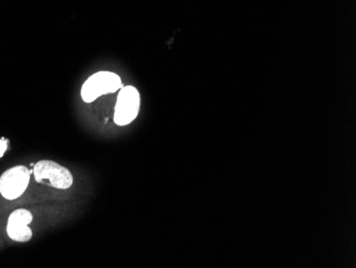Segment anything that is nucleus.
<instances>
[{"label": "nucleus", "instance_id": "6", "mask_svg": "<svg viewBox=\"0 0 356 268\" xmlns=\"http://www.w3.org/2000/svg\"><path fill=\"white\" fill-rule=\"evenodd\" d=\"M8 149V140L0 139V157H3Z\"/></svg>", "mask_w": 356, "mask_h": 268}, {"label": "nucleus", "instance_id": "1", "mask_svg": "<svg viewBox=\"0 0 356 268\" xmlns=\"http://www.w3.org/2000/svg\"><path fill=\"white\" fill-rule=\"evenodd\" d=\"M123 87L121 78L112 72L102 71L88 78L81 88V97L86 103H92L104 94L115 93Z\"/></svg>", "mask_w": 356, "mask_h": 268}, {"label": "nucleus", "instance_id": "2", "mask_svg": "<svg viewBox=\"0 0 356 268\" xmlns=\"http://www.w3.org/2000/svg\"><path fill=\"white\" fill-rule=\"evenodd\" d=\"M33 175L38 183L48 184L58 189H69L73 185L74 178L67 168L53 161H40L33 167Z\"/></svg>", "mask_w": 356, "mask_h": 268}, {"label": "nucleus", "instance_id": "4", "mask_svg": "<svg viewBox=\"0 0 356 268\" xmlns=\"http://www.w3.org/2000/svg\"><path fill=\"white\" fill-rule=\"evenodd\" d=\"M140 93L133 86L122 87L118 95L115 109V122L120 126L127 125L137 118L140 110Z\"/></svg>", "mask_w": 356, "mask_h": 268}, {"label": "nucleus", "instance_id": "3", "mask_svg": "<svg viewBox=\"0 0 356 268\" xmlns=\"http://www.w3.org/2000/svg\"><path fill=\"white\" fill-rule=\"evenodd\" d=\"M31 171L26 166H15L0 177V194L8 200L21 197L29 185Z\"/></svg>", "mask_w": 356, "mask_h": 268}, {"label": "nucleus", "instance_id": "5", "mask_svg": "<svg viewBox=\"0 0 356 268\" xmlns=\"http://www.w3.org/2000/svg\"><path fill=\"white\" fill-rule=\"evenodd\" d=\"M32 214L28 210L14 211L8 219L7 233L10 239L26 243L32 237V231L28 226L31 223Z\"/></svg>", "mask_w": 356, "mask_h": 268}]
</instances>
